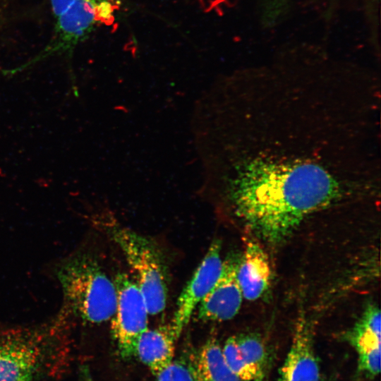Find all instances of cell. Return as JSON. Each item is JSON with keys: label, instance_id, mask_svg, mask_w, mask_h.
Listing matches in <instances>:
<instances>
[{"label": "cell", "instance_id": "1", "mask_svg": "<svg viewBox=\"0 0 381 381\" xmlns=\"http://www.w3.org/2000/svg\"><path fill=\"white\" fill-rule=\"evenodd\" d=\"M379 107L375 92L353 78L219 80L192 117L203 187L277 244L308 216L378 188Z\"/></svg>", "mask_w": 381, "mask_h": 381}, {"label": "cell", "instance_id": "2", "mask_svg": "<svg viewBox=\"0 0 381 381\" xmlns=\"http://www.w3.org/2000/svg\"><path fill=\"white\" fill-rule=\"evenodd\" d=\"M66 318L34 327L0 329V381H44L67 351Z\"/></svg>", "mask_w": 381, "mask_h": 381}, {"label": "cell", "instance_id": "3", "mask_svg": "<svg viewBox=\"0 0 381 381\" xmlns=\"http://www.w3.org/2000/svg\"><path fill=\"white\" fill-rule=\"evenodd\" d=\"M65 310L83 322L100 324L112 318L116 307L114 282L99 264L86 255L65 261L59 267Z\"/></svg>", "mask_w": 381, "mask_h": 381}, {"label": "cell", "instance_id": "4", "mask_svg": "<svg viewBox=\"0 0 381 381\" xmlns=\"http://www.w3.org/2000/svg\"><path fill=\"white\" fill-rule=\"evenodd\" d=\"M54 18L48 42L34 57L40 61L69 52L99 28L109 25L121 0H47Z\"/></svg>", "mask_w": 381, "mask_h": 381}, {"label": "cell", "instance_id": "5", "mask_svg": "<svg viewBox=\"0 0 381 381\" xmlns=\"http://www.w3.org/2000/svg\"><path fill=\"white\" fill-rule=\"evenodd\" d=\"M108 230L133 272L149 315L162 312L168 288L166 267L159 250L146 237L128 228L114 224Z\"/></svg>", "mask_w": 381, "mask_h": 381}, {"label": "cell", "instance_id": "6", "mask_svg": "<svg viewBox=\"0 0 381 381\" xmlns=\"http://www.w3.org/2000/svg\"><path fill=\"white\" fill-rule=\"evenodd\" d=\"M116 307L111 318V334L120 355L129 358L135 355L138 340L147 329L148 310L143 296L131 277L116 275Z\"/></svg>", "mask_w": 381, "mask_h": 381}, {"label": "cell", "instance_id": "7", "mask_svg": "<svg viewBox=\"0 0 381 381\" xmlns=\"http://www.w3.org/2000/svg\"><path fill=\"white\" fill-rule=\"evenodd\" d=\"M221 242L214 239L178 298L171 327L179 338L202 299L219 278L223 265Z\"/></svg>", "mask_w": 381, "mask_h": 381}, {"label": "cell", "instance_id": "8", "mask_svg": "<svg viewBox=\"0 0 381 381\" xmlns=\"http://www.w3.org/2000/svg\"><path fill=\"white\" fill-rule=\"evenodd\" d=\"M238 258L231 254L223 260L219 278L197 307L199 320L226 321L238 313L243 298L236 276Z\"/></svg>", "mask_w": 381, "mask_h": 381}, {"label": "cell", "instance_id": "9", "mask_svg": "<svg viewBox=\"0 0 381 381\" xmlns=\"http://www.w3.org/2000/svg\"><path fill=\"white\" fill-rule=\"evenodd\" d=\"M279 381H320L312 330L303 314L298 318L289 351L279 371Z\"/></svg>", "mask_w": 381, "mask_h": 381}, {"label": "cell", "instance_id": "10", "mask_svg": "<svg viewBox=\"0 0 381 381\" xmlns=\"http://www.w3.org/2000/svg\"><path fill=\"white\" fill-rule=\"evenodd\" d=\"M236 276L243 297L248 301L259 299L268 290L271 266L267 253L256 241H246L238 258Z\"/></svg>", "mask_w": 381, "mask_h": 381}, {"label": "cell", "instance_id": "11", "mask_svg": "<svg viewBox=\"0 0 381 381\" xmlns=\"http://www.w3.org/2000/svg\"><path fill=\"white\" fill-rule=\"evenodd\" d=\"M178 339L171 325L147 328L138 340L135 356L155 375L174 361Z\"/></svg>", "mask_w": 381, "mask_h": 381}, {"label": "cell", "instance_id": "12", "mask_svg": "<svg viewBox=\"0 0 381 381\" xmlns=\"http://www.w3.org/2000/svg\"><path fill=\"white\" fill-rule=\"evenodd\" d=\"M194 381H241L227 365L214 338L207 339L188 363Z\"/></svg>", "mask_w": 381, "mask_h": 381}, {"label": "cell", "instance_id": "13", "mask_svg": "<svg viewBox=\"0 0 381 381\" xmlns=\"http://www.w3.org/2000/svg\"><path fill=\"white\" fill-rule=\"evenodd\" d=\"M235 337L239 358L251 381L263 378L267 355L262 340L253 334Z\"/></svg>", "mask_w": 381, "mask_h": 381}, {"label": "cell", "instance_id": "14", "mask_svg": "<svg viewBox=\"0 0 381 381\" xmlns=\"http://www.w3.org/2000/svg\"><path fill=\"white\" fill-rule=\"evenodd\" d=\"M350 339L358 353L360 368L371 375L379 374L381 338L365 334L351 333Z\"/></svg>", "mask_w": 381, "mask_h": 381}, {"label": "cell", "instance_id": "15", "mask_svg": "<svg viewBox=\"0 0 381 381\" xmlns=\"http://www.w3.org/2000/svg\"><path fill=\"white\" fill-rule=\"evenodd\" d=\"M155 377L151 381H194L188 365L178 361H173Z\"/></svg>", "mask_w": 381, "mask_h": 381}, {"label": "cell", "instance_id": "16", "mask_svg": "<svg viewBox=\"0 0 381 381\" xmlns=\"http://www.w3.org/2000/svg\"><path fill=\"white\" fill-rule=\"evenodd\" d=\"M83 381H93L87 369L83 370Z\"/></svg>", "mask_w": 381, "mask_h": 381}, {"label": "cell", "instance_id": "17", "mask_svg": "<svg viewBox=\"0 0 381 381\" xmlns=\"http://www.w3.org/2000/svg\"><path fill=\"white\" fill-rule=\"evenodd\" d=\"M262 380H263V378L257 380H255V381H262Z\"/></svg>", "mask_w": 381, "mask_h": 381}]
</instances>
